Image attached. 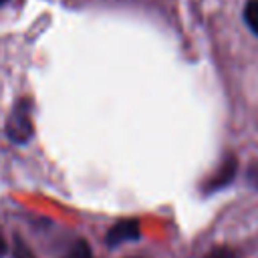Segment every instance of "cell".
I'll use <instances>...</instances> for the list:
<instances>
[{
  "label": "cell",
  "mask_w": 258,
  "mask_h": 258,
  "mask_svg": "<svg viewBox=\"0 0 258 258\" xmlns=\"http://www.w3.org/2000/svg\"><path fill=\"white\" fill-rule=\"evenodd\" d=\"M246 179H248V183H250L254 189H258V161H254V163L248 165V169H246Z\"/></svg>",
  "instance_id": "cell-7"
},
{
  "label": "cell",
  "mask_w": 258,
  "mask_h": 258,
  "mask_svg": "<svg viewBox=\"0 0 258 258\" xmlns=\"http://www.w3.org/2000/svg\"><path fill=\"white\" fill-rule=\"evenodd\" d=\"M244 22L258 36V0H248L244 6Z\"/></svg>",
  "instance_id": "cell-4"
},
{
  "label": "cell",
  "mask_w": 258,
  "mask_h": 258,
  "mask_svg": "<svg viewBox=\"0 0 258 258\" xmlns=\"http://www.w3.org/2000/svg\"><path fill=\"white\" fill-rule=\"evenodd\" d=\"M141 236V224L139 220L135 218H125V220H119L115 222L109 232H107V246H121L125 242H133V240H139Z\"/></svg>",
  "instance_id": "cell-2"
},
{
  "label": "cell",
  "mask_w": 258,
  "mask_h": 258,
  "mask_svg": "<svg viewBox=\"0 0 258 258\" xmlns=\"http://www.w3.org/2000/svg\"><path fill=\"white\" fill-rule=\"evenodd\" d=\"M34 133L30 99H18L6 121V135L12 143H26Z\"/></svg>",
  "instance_id": "cell-1"
},
{
  "label": "cell",
  "mask_w": 258,
  "mask_h": 258,
  "mask_svg": "<svg viewBox=\"0 0 258 258\" xmlns=\"http://www.w3.org/2000/svg\"><path fill=\"white\" fill-rule=\"evenodd\" d=\"M64 258H93V250L87 240H75Z\"/></svg>",
  "instance_id": "cell-5"
},
{
  "label": "cell",
  "mask_w": 258,
  "mask_h": 258,
  "mask_svg": "<svg viewBox=\"0 0 258 258\" xmlns=\"http://www.w3.org/2000/svg\"><path fill=\"white\" fill-rule=\"evenodd\" d=\"M6 2H8V0H0V6H4V4H6Z\"/></svg>",
  "instance_id": "cell-10"
},
{
  "label": "cell",
  "mask_w": 258,
  "mask_h": 258,
  "mask_svg": "<svg viewBox=\"0 0 258 258\" xmlns=\"http://www.w3.org/2000/svg\"><path fill=\"white\" fill-rule=\"evenodd\" d=\"M204 258H236V254H234L230 248H214V250H210Z\"/></svg>",
  "instance_id": "cell-8"
},
{
  "label": "cell",
  "mask_w": 258,
  "mask_h": 258,
  "mask_svg": "<svg viewBox=\"0 0 258 258\" xmlns=\"http://www.w3.org/2000/svg\"><path fill=\"white\" fill-rule=\"evenodd\" d=\"M236 171H238V159H236L234 155H228V157L220 163L218 171L206 181L204 191H206V194H214V191H218V189H224L226 185L232 183V179L236 177Z\"/></svg>",
  "instance_id": "cell-3"
},
{
  "label": "cell",
  "mask_w": 258,
  "mask_h": 258,
  "mask_svg": "<svg viewBox=\"0 0 258 258\" xmlns=\"http://www.w3.org/2000/svg\"><path fill=\"white\" fill-rule=\"evenodd\" d=\"M6 252V240H4V236H2V232H0V256Z\"/></svg>",
  "instance_id": "cell-9"
},
{
  "label": "cell",
  "mask_w": 258,
  "mask_h": 258,
  "mask_svg": "<svg viewBox=\"0 0 258 258\" xmlns=\"http://www.w3.org/2000/svg\"><path fill=\"white\" fill-rule=\"evenodd\" d=\"M12 258H38V256L30 250V246L22 238L16 236L12 242Z\"/></svg>",
  "instance_id": "cell-6"
}]
</instances>
